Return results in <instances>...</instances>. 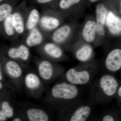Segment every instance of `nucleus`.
Instances as JSON below:
<instances>
[{
    "mask_svg": "<svg viewBox=\"0 0 121 121\" xmlns=\"http://www.w3.org/2000/svg\"><path fill=\"white\" fill-rule=\"evenodd\" d=\"M108 12L104 5L99 4L96 8V23L97 33L100 36L105 34V25Z\"/></svg>",
    "mask_w": 121,
    "mask_h": 121,
    "instance_id": "nucleus-6",
    "label": "nucleus"
},
{
    "mask_svg": "<svg viewBox=\"0 0 121 121\" xmlns=\"http://www.w3.org/2000/svg\"><path fill=\"white\" fill-rule=\"evenodd\" d=\"M119 82L113 74L103 73L87 86L89 101L93 104L109 103L115 97Z\"/></svg>",
    "mask_w": 121,
    "mask_h": 121,
    "instance_id": "nucleus-1",
    "label": "nucleus"
},
{
    "mask_svg": "<svg viewBox=\"0 0 121 121\" xmlns=\"http://www.w3.org/2000/svg\"><path fill=\"white\" fill-rule=\"evenodd\" d=\"M14 115V111L12 107L8 102L4 101L1 105L0 111V121H5L8 118H11Z\"/></svg>",
    "mask_w": 121,
    "mask_h": 121,
    "instance_id": "nucleus-20",
    "label": "nucleus"
},
{
    "mask_svg": "<svg viewBox=\"0 0 121 121\" xmlns=\"http://www.w3.org/2000/svg\"><path fill=\"white\" fill-rule=\"evenodd\" d=\"M40 20V15L39 11L35 9H32L28 15L26 27L27 29L30 31L36 27Z\"/></svg>",
    "mask_w": 121,
    "mask_h": 121,
    "instance_id": "nucleus-19",
    "label": "nucleus"
},
{
    "mask_svg": "<svg viewBox=\"0 0 121 121\" xmlns=\"http://www.w3.org/2000/svg\"><path fill=\"white\" fill-rule=\"evenodd\" d=\"M110 33L115 36H121V17L112 12H108L105 23Z\"/></svg>",
    "mask_w": 121,
    "mask_h": 121,
    "instance_id": "nucleus-7",
    "label": "nucleus"
},
{
    "mask_svg": "<svg viewBox=\"0 0 121 121\" xmlns=\"http://www.w3.org/2000/svg\"><path fill=\"white\" fill-rule=\"evenodd\" d=\"M92 103L82 99L70 105L72 112L68 121H86L91 114Z\"/></svg>",
    "mask_w": 121,
    "mask_h": 121,
    "instance_id": "nucleus-4",
    "label": "nucleus"
},
{
    "mask_svg": "<svg viewBox=\"0 0 121 121\" xmlns=\"http://www.w3.org/2000/svg\"><path fill=\"white\" fill-rule=\"evenodd\" d=\"M12 121H22L20 118H16L15 119H13Z\"/></svg>",
    "mask_w": 121,
    "mask_h": 121,
    "instance_id": "nucleus-28",
    "label": "nucleus"
},
{
    "mask_svg": "<svg viewBox=\"0 0 121 121\" xmlns=\"http://www.w3.org/2000/svg\"><path fill=\"white\" fill-rule=\"evenodd\" d=\"M26 115L29 121H49L47 114L40 109L30 108L26 111Z\"/></svg>",
    "mask_w": 121,
    "mask_h": 121,
    "instance_id": "nucleus-13",
    "label": "nucleus"
},
{
    "mask_svg": "<svg viewBox=\"0 0 121 121\" xmlns=\"http://www.w3.org/2000/svg\"><path fill=\"white\" fill-rule=\"evenodd\" d=\"M52 94L54 98L67 106L82 99V93L80 89L77 86L68 82L55 85L52 90Z\"/></svg>",
    "mask_w": 121,
    "mask_h": 121,
    "instance_id": "nucleus-3",
    "label": "nucleus"
},
{
    "mask_svg": "<svg viewBox=\"0 0 121 121\" xmlns=\"http://www.w3.org/2000/svg\"><path fill=\"white\" fill-rule=\"evenodd\" d=\"M12 8L10 5L4 4L0 6V21L3 22L8 16L11 14Z\"/></svg>",
    "mask_w": 121,
    "mask_h": 121,
    "instance_id": "nucleus-23",
    "label": "nucleus"
},
{
    "mask_svg": "<svg viewBox=\"0 0 121 121\" xmlns=\"http://www.w3.org/2000/svg\"><path fill=\"white\" fill-rule=\"evenodd\" d=\"M12 22L15 32L20 35L22 34L24 31L25 25L21 14L18 12L13 13Z\"/></svg>",
    "mask_w": 121,
    "mask_h": 121,
    "instance_id": "nucleus-18",
    "label": "nucleus"
},
{
    "mask_svg": "<svg viewBox=\"0 0 121 121\" xmlns=\"http://www.w3.org/2000/svg\"><path fill=\"white\" fill-rule=\"evenodd\" d=\"M77 67L69 69L65 74L68 82L74 85H88L96 77L99 70L97 62L91 60Z\"/></svg>",
    "mask_w": 121,
    "mask_h": 121,
    "instance_id": "nucleus-2",
    "label": "nucleus"
},
{
    "mask_svg": "<svg viewBox=\"0 0 121 121\" xmlns=\"http://www.w3.org/2000/svg\"><path fill=\"white\" fill-rule=\"evenodd\" d=\"M37 2L40 4H45L52 1V0H36Z\"/></svg>",
    "mask_w": 121,
    "mask_h": 121,
    "instance_id": "nucleus-27",
    "label": "nucleus"
},
{
    "mask_svg": "<svg viewBox=\"0 0 121 121\" xmlns=\"http://www.w3.org/2000/svg\"><path fill=\"white\" fill-rule=\"evenodd\" d=\"M96 33V22L92 20L87 21L82 29V36L83 39L87 43H92L95 39Z\"/></svg>",
    "mask_w": 121,
    "mask_h": 121,
    "instance_id": "nucleus-9",
    "label": "nucleus"
},
{
    "mask_svg": "<svg viewBox=\"0 0 121 121\" xmlns=\"http://www.w3.org/2000/svg\"><path fill=\"white\" fill-rule=\"evenodd\" d=\"M26 87L30 90H35L38 88L40 84V81L36 75L30 73L27 75L25 79Z\"/></svg>",
    "mask_w": 121,
    "mask_h": 121,
    "instance_id": "nucleus-21",
    "label": "nucleus"
},
{
    "mask_svg": "<svg viewBox=\"0 0 121 121\" xmlns=\"http://www.w3.org/2000/svg\"><path fill=\"white\" fill-rule=\"evenodd\" d=\"M12 16L13 14L11 13L3 21L5 32L9 36L13 35L15 31L13 24Z\"/></svg>",
    "mask_w": 121,
    "mask_h": 121,
    "instance_id": "nucleus-22",
    "label": "nucleus"
},
{
    "mask_svg": "<svg viewBox=\"0 0 121 121\" xmlns=\"http://www.w3.org/2000/svg\"></svg>",
    "mask_w": 121,
    "mask_h": 121,
    "instance_id": "nucleus-33",
    "label": "nucleus"
},
{
    "mask_svg": "<svg viewBox=\"0 0 121 121\" xmlns=\"http://www.w3.org/2000/svg\"><path fill=\"white\" fill-rule=\"evenodd\" d=\"M30 31L25 40L26 45L29 47H32L41 44L43 37L40 30L35 27Z\"/></svg>",
    "mask_w": 121,
    "mask_h": 121,
    "instance_id": "nucleus-12",
    "label": "nucleus"
},
{
    "mask_svg": "<svg viewBox=\"0 0 121 121\" xmlns=\"http://www.w3.org/2000/svg\"><path fill=\"white\" fill-rule=\"evenodd\" d=\"M43 50L46 54L55 59H59L63 55L62 50L59 46L52 43H48L44 45Z\"/></svg>",
    "mask_w": 121,
    "mask_h": 121,
    "instance_id": "nucleus-16",
    "label": "nucleus"
},
{
    "mask_svg": "<svg viewBox=\"0 0 121 121\" xmlns=\"http://www.w3.org/2000/svg\"><path fill=\"white\" fill-rule=\"evenodd\" d=\"M93 54L92 47L89 44H86L82 46L76 51L75 55L78 60L85 63L92 60Z\"/></svg>",
    "mask_w": 121,
    "mask_h": 121,
    "instance_id": "nucleus-11",
    "label": "nucleus"
},
{
    "mask_svg": "<svg viewBox=\"0 0 121 121\" xmlns=\"http://www.w3.org/2000/svg\"><path fill=\"white\" fill-rule=\"evenodd\" d=\"M38 70L41 78L47 80L50 79L52 76L53 68L52 64L50 62L44 60L39 64Z\"/></svg>",
    "mask_w": 121,
    "mask_h": 121,
    "instance_id": "nucleus-15",
    "label": "nucleus"
},
{
    "mask_svg": "<svg viewBox=\"0 0 121 121\" xmlns=\"http://www.w3.org/2000/svg\"><path fill=\"white\" fill-rule=\"evenodd\" d=\"M5 68L8 73L12 78H19L22 75V71L21 68L15 61H8L5 65Z\"/></svg>",
    "mask_w": 121,
    "mask_h": 121,
    "instance_id": "nucleus-17",
    "label": "nucleus"
},
{
    "mask_svg": "<svg viewBox=\"0 0 121 121\" xmlns=\"http://www.w3.org/2000/svg\"><path fill=\"white\" fill-rule=\"evenodd\" d=\"M40 25L43 29L47 31L56 29L60 24L58 18L51 16H44L42 17L40 21Z\"/></svg>",
    "mask_w": 121,
    "mask_h": 121,
    "instance_id": "nucleus-14",
    "label": "nucleus"
},
{
    "mask_svg": "<svg viewBox=\"0 0 121 121\" xmlns=\"http://www.w3.org/2000/svg\"><path fill=\"white\" fill-rule=\"evenodd\" d=\"M92 2H95V1H97L99 0H90Z\"/></svg>",
    "mask_w": 121,
    "mask_h": 121,
    "instance_id": "nucleus-29",
    "label": "nucleus"
},
{
    "mask_svg": "<svg viewBox=\"0 0 121 121\" xmlns=\"http://www.w3.org/2000/svg\"><path fill=\"white\" fill-rule=\"evenodd\" d=\"M9 56L13 59H20L26 60L30 56V51L26 45L21 44L18 47H12L9 48L8 52Z\"/></svg>",
    "mask_w": 121,
    "mask_h": 121,
    "instance_id": "nucleus-10",
    "label": "nucleus"
},
{
    "mask_svg": "<svg viewBox=\"0 0 121 121\" xmlns=\"http://www.w3.org/2000/svg\"><path fill=\"white\" fill-rule=\"evenodd\" d=\"M80 0H61L59 3V7L63 9L69 8L72 5L78 3Z\"/></svg>",
    "mask_w": 121,
    "mask_h": 121,
    "instance_id": "nucleus-24",
    "label": "nucleus"
},
{
    "mask_svg": "<svg viewBox=\"0 0 121 121\" xmlns=\"http://www.w3.org/2000/svg\"><path fill=\"white\" fill-rule=\"evenodd\" d=\"M2 86V83L1 82H0V89H1Z\"/></svg>",
    "mask_w": 121,
    "mask_h": 121,
    "instance_id": "nucleus-30",
    "label": "nucleus"
},
{
    "mask_svg": "<svg viewBox=\"0 0 121 121\" xmlns=\"http://www.w3.org/2000/svg\"></svg>",
    "mask_w": 121,
    "mask_h": 121,
    "instance_id": "nucleus-32",
    "label": "nucleus"
},
{
    "mask_svg": "<svg viewBox=\"0 0 121 121\" xmlns=\"http://www.w3.org/2000/svg\"><path fill=\"white\" fill-rule=\"evenodd\" d=\"M119 116L117 113H107L103 116L102 121H119Z\"/></svg>",
    "mask_w": 121,
    "mask_h": 121,
    "instance_id": "nucleus-25",
    "label": "nucleus"
},
{
    "mask_svg": "<svg viewBox=\"0 0 121 121\" xmlns=\"http://www.w3.org/2000/svg\"><path fill=\"white\" fill-rule=\"evenodd\" d=\"M115 98L117 99L118 103L121 107V82H119V87Z\"/></svg>",
    "mask_w": 121,
    "mask_h": 121,
    "instance_id": "nucleus-26",
    "label": "nucleus"
},
{
    "mask_svg": "<svg viewBox=\"0 0 121 121\" xmlns=\"http://www.w3.org/2000/svg\"><path fill=\"white\" fill-rule=\"evenodd\" d=\"M103 73L113 74L121 69V48H114L106 54L103 65Z\"/></svg>",
    "mask_w": 121,
    "mask_h": 121,
    "instance_id": "nucleus-5",
    "label": "nucleus"
},
{
    "mask_svg": "<svg viewBox=\"0 0 121 121\" xmlns=\"http://www.w3.org/2000/svg\"><path fill=\"white\" fill-rule=\"evenodd\" d=\"M72 32V28L68 25H64L56 29L52 33V39L55 43L61 44L66 41Z\"/></svg>",
    "mask_w": 121,
    "mask_h": 121,
    "instance_id": "nucleus-8",
    "label": "nucleus"
},
{
    "mask_svg": "<svg viewBox=\"0 0 121 121\" xmlns=\"http://www.w3.org/2000/svg\"><path fill=\"white\" fill-rule=\"evenodd\" d=\"M2 0H0V1H2Z\"/></svg>",
    "mask_w": 121,
    "mask_h": 121,
    "instance_id": "nucleus-31",
    "label": "nucleus"
}]
</instances>
